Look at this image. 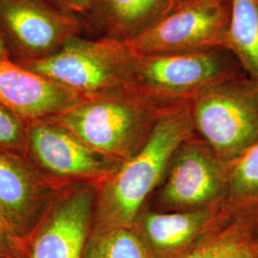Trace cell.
<instances>
[{
  "mask_svg": "<svg viewBox=\"0 0 258 258\" xmlns=\"http://www.w3.org/2000/svg\"><path fill=\"white\" fill-rule=\"evenodd\" d=\"M83 258H151L133 228L91 232Z\"/></svg>",
  "mask_w": 258,
  "mask_h": 258,
  "instance_id": "obj_18",
  "label": "cell"
},
{
  "mask_svg": "<svg viewBox=\"0 0 258 258\" xmlns=\"http://www.w3.org/2000/svg\"><path fill=\"white\" fill-rule=\"evenodd\" d=\"M256 1H257V2H258V0H256Z\"/></svg>",
  "mask_w": 258,
  "mask_h": 258,
  "instance_id": "obj_24",
  "label": "cell"
},
{
  "mask_svg": "<svg viewBox=\"0 0 258 258\" xmlns=\"http://www.w3.org/2000/svg\"><path fill=\"white\" fill-rule=\"evenodd\" d=\"M136 56L119 39L77 36L49 57L19 64L91 99L132 92Z\"/></svg>",
  "mask_w": 258,
  "mask_h": 258,
  "instance_id": "obj_3",
  "label": "cell"
},
{
  "mask_svg": "<svg viewBox=\"0 0 258 258\" xmlns=\"http://www.w3.org/2000/svg\"><path fill=\"white\" fill-rule=\"evenodd\" d=\"M255 258H258V252H257V254H256V256H255Z\"/></svg>",
  "mask_w": 258,
  "mask_h": 258,
  "instance_id": "obj_23",
  "label": "cell"
},
{
  "mask_svg": "<svg viewBox=\"0 0 258 258\" xmlns=\"http://www.w3.org/2000/svg\"><path fill=\"white\" fill-rule=\"evenodd\" d=\"M0 29L10 58L22 63L54 55L83 24L50 0H0Z\"/></svg>",
  "mask_w": 258,
  "mask_h": 258,
  "instance_id": "obj_8",
  "label": "cell"
},
{
  "mask_svg": "<svg viewBox=\"0 0 258 258\" xmlns=\"http://www.w3.org/2000/svg\"><path fill=\"white\" fill-rule=\"evenodd\" d=\"M29 120L0 102V150L25 157Z\"/></svg>",
  "mask_w": 258,
  "mask_h": 258,
  "instance_id": "obj_19",
  "label": "cell"
},
{
  "mask_svg": "<svg viewBox=\"0 0 258 258\" xmlns=\"http://www.w3.org/2000/svg\"><path fill=\"white\" fill-rule=\"evenodd\" d=\"M223 48L236 57L245 74L258 82L256 0H231V25Z\"/></svg>",
  "mask_w": 258,
  "mask_h": 258,
  "instance_id": "obj_16",
  "label": "cell"
},
{
  "mask_svg": "<svg viewBox=\"0 0 258 258\" xmlns=\"http://www.w3.org/2000/svg\"><path fill=\"white\" fill-rule=\"evenodd\" d=\"M26 159L46 179L59 186L98 185L122 164L90 148L50 118L28 121Z\"/></svg>",
  "mask_w": 258,
  "mask_h": 258,
  "instance_id": "obj_7",
  "label": "cell"
},
{
  "mask_svg": "<svg viewBox=\"0 0 258 258\" xmlns=\"http://www.w3.org/2000/svg\"><path fill=\"white\" fill-rule=\"evenodd\" d=\"M194 134L190 101L170 106L158 120L145 147L97 185L91 232L133 228L162 183L176 149Z\"/></svg>",
  "mask_w": 258,
  "mask_h": 258,
  "instance_id": "obj_1",
  "label": "cell"
},
{
  "mask_svg": "<svg viewBox=\"0 0 258 258\" xmlns=\"http://www.w3.org/2000/svg\"><path fill=\"white\" fill-rule=\"evenodd\" d=\"M173 104L125 92L86 99L50 119L93 149L123 163L145 147L159 119Z\"/></svg>",
  "mask_w": 258,
  "mask_h": 258,
  "instance_id": "obj_2",
  "label": "cell"
},
{
  "mask_svg": "<svg viewBox=\"0 0 258 258\" xmlns=\"http://www.w3.org/2000/svg\"><path fill=\"white\" fill-rule=\"evenodd\" d=\"M194 131L231 165L258 143V82L246 74L215 83L190 101Z\"/></svg>",
  "mask_w": 258,
  "mask_h": 258,
  "instance_id": "obj_4",
  "label": "cell"
},
{
  "mask_svg": "<svg viewBox=\"0 0 258 258\" xmlns=\"http://www.w3.org/2000/svg\"><path fill=\"white\" fill-rule=\"evenodd\" d=\"M84 100L71 89L0 56V102L23 118H51Z\"/></svg>",
  "mask_w": 258,
  "mask_h": 258,
  "instance_id": "obj_12",
  "label": "cell"
},
{
  "mask_svg": "<svg viewBox=\"0 0 258 258\" xmlns=\"http://www.w3.org/2000/svg\"><path fill=\"white\" fill-rule=\"evenodd\" d=\"M97 185H66L24 241L23 258H83L91 235Z\"/></svg>",
  "mask_w": 258,
  "mask_h": 258,
  "instance_id": "obj_10",
  "label": "cell"
},
{
  "mask_svg": "<svg viewBox=\"0 0 258 258\" xmlns=\"http://www.w3.org/2000/svg\"><path fill=\"white\" fill-rule=\"evenodd\" d=\"M0 56H2V57H9L10 58L9 53H8V50H7L6 45H5L1 29H0Z\"/></svg>",
  "mask_w": 258,
  "mask_h": 258,
  "instance_id": "obj_22",
  "label": "cell"
},
{
  "mask_svg": "<svg viewBox=\"0 0 258 258\" xmlns=\"http://www.w3.org/2000/svg\"><path fill=\"white\" fill-rule=\"evenodd\" d=\"M24 241L12 231L0 213V258H23Z\"/></svg>",
  "mask_w": 258,
  "mask_h": 258,
  "instance_id": "obj_20",
  "label": "cell"
},
{
  "mask_svg": "<svg viewBox=\"0 0 258 258\" xmlns=\"http://www.w3.org/2000/svg\"><path fill=\"white\" fill-rule=\"evenodd\" d=\"M230 165L225 164L195 133L184 141L170 159L157 188V212H191L221 208Z\"/></svg>",
  "mask_w": 258,
  "mask_h": 258,
  "instance_id": "obj_6",
  "label": "cell"
},
{
  "mask_svg": "<svg viewBox=\"0 0 258 258\" xmlns=\"http://www.w3.org/2000/svg\"><path fill=\"white\" fill-rule=\"evenodd\" d=\"M221 215L258 233V143L230 165Z\"/></svg>",
  "mask_w": 258,
  "mask_h": 258,
  "instance_id": "obj_15",
  "label": "cell"
},
{
  "mask_svg": "<svg viewBox=\"0 0 258 258\" xmlns=\"http://www.w3.org/2000/svg\"><path fill=\"white\" fill-rule=\"evenodd\" d=\"M190 0H91L82 19L83 32L129 41L155 26Z\"/></svg>",
  "mask_w": 258,
  "mask_h": 258,
  "instance_id": "obj_14",
  "label": "cell"
},
{
  "mask_svg": "<svg viewBox=\"0 0 258 258\" xmlns=\"http://www.w3.org/2000/svg\"><path fill=\"white\" fill-rule=\"evenodd\" d=\"M231 19V0H190L126 44L141 55L223 48Z\"/></svg>",
  "mask_w": 258,
  "mask_h": 258,
  "instance_id": "obj_9",
  "label": "cell"
},
{
  "mask_svg": "<svg viewBox=\"0 0 258 258\" xmlns=\"http://www.w3.org/2000/svg\"><path fill=\"white\" fill-rule=\"evenodd\" d=\"M223 217L221 208L191 212H157L145 208L133 229L151 258H181Z\"/></svg>",
  "mask_w": 258,
  "mask_h": 258,
  "instance_id": "obj_13",
  "label": "cell"
},
{
  "mask_svg": "<svg viewBox=\"0 0 258 258\" xmlns=\"http://www.w3.org/2000/svg\"><path fill=\"white\" fill-rule=\"evenodd\" d=\"M65 186L52 183L25 157L0 150V213L25 241Z\"/></svg>",
  "mask_w": 258,
  "mask_h": 258,
  "instance_id": "obj_11",
  "label": "cell"
},
{
  "mask_svg": "<svg viewBox=\"0 0 258 258\" xmlns=\"http://www.w3.org/2000/svg\"><path fill=\"white\" fill-rule=\"evenodd\" d=\"M245 74L230 51L215 48L204 51L137 55L131 91L166 103L191 101L215 83Z\"/></svg>",
  "mask_w": 258,
  "mask_h": 258,
  "instance_id": "obj_5",
  "label": "cell"
},
{
  "mask_svg": "<svg viewBox=\"0 0 258 258\" xmlns=\"http://www.w3.org/2000/svg\"><path fill=\"white\" fill-rule=\"evenodd\" d=\"M257 252L256 231L223 218L181 258H255Z\"/></svg>",
  "mask_w": 258,
  "mask_h": 258,
  "instance_id": "obj_17",
  "label": "cell"
},
{
  "mask_svg": "<svg viewBox=\"0 0 258 258\" xmlns=\"http://www.w3.org/2000/svg\"><path fill=\"white\" fill-rule=\"evenodd\" d=\"M56 8L82 19L91 5V0H50Z\"/></svg>",
  "mask_w": 258,
  "mask_h": 258,
  "instance_id": "obj_21",
  "label": "cell"
}]
</instances>
